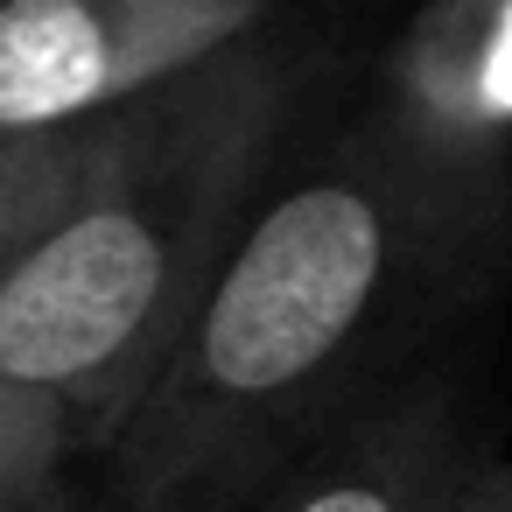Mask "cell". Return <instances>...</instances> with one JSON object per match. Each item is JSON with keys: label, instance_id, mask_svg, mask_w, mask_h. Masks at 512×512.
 <instances>
[{"label": "cell", "instance_id": "cell-1", "mask_svg": "<svg viewBox=\"0 0 512 512\" xmlns=\"http://www.w3.org/2000/svg\"><path fill=\"white\" fill-rule=\"evenodd\" d=\"M512 274V148L449 141L386 92L274 169L183 344L113 435L120 512H239L316 435L414 365Z\"/></svg>", "mask_w": 512, "mask_h": 512}, {"label": "cell", "instance_id": "cell-2", "mask_svg": "<svg viewBox=\"0 0 512 512\" xmlns=\"http://www.w3.org/2000/svg\"><path fill=\"white\" fill-rule=\"evenodd\" d=\"M302 57L267 29L106 113L78 197L0 281V379L106 456L281 169Z\"/></svg>", "mask_w": 512, "mask_h": 512}, {"label": "cell", "instance_id": "cell-3", "mask_svg": "<svg viewBox=\"0 0 512 512\" xmlns=\"http://www.w3.org/2000/svg\"><path fill=\"white\" fill-rule=\"evenodd\" d=\"M281 0H0V127L106 120L267 29Z\"/></svg>", "mask_w": 512, "mask_h": 512}, {"label": "cell", "instance_id": "cell-4", "mask_svg": "<svg viewBox=\"0 0 512 512\" xmlns=\"http://www.w3.org/2000/svg\"><path fill=\"white\" fill-rule=\"evenodd\" d=\"M477 449L470 372L442 351L316 435L239 512H435Z\"/></svg>", "mask_w": 512, "mask_h": 512}, {"label": "cell", "instance_id": "cell-5", "mask_svg": "<svg viewBox=\"0 0 512 512\" xmlns=\"http://www.w3.org/2000/svg\"><path fill=\"white\" fill-rule=\"evenodd\" d=\"M379 92L477 148H512V0H421L379 64Z\"/></svg>", "mask_w": 512, "mask_h": 512}, {"label": "cell", "instance_id": "cell-6", "mask_svg": "<svg viewBox=\"0 0 512 512\" xmlns=\"http://www.w3.org/2000/svg\"><path fill=\"white\" fill-rule=\"evenodd\" d=\"M106 120L78 127H0V281L50 232V218L78 197Z\"/></svg>", "mask_w": 512, "mask_h": 512}, {"label": "cell", "instance_id": "cell-7", "mask_svg": "<svg viewBox=\"0 0 512 512\" xmlns=\"http://www.w3.org/2000/svg\"><path fill=\"white\" fill-rule=\"evenodd\" d=\"M78 456L85 449L71 421L43 393L0 379V512H78V491H71Z\"/></svg>", "mask_w": 512, "mask_h": 512}, {"label": "cell", "instance_id": "cell-8", "mask_svg": "<svg viewBox=\"0 0 512 512\" xmlns=\"http://www.w3.org/2000/svg\"><path fill=\"white\" fill-rule=\"evenodd\" d=\"M435 512H512V456L477 449V456L456 470V484L442 491Z\"/></svg>", "mask_w": 512, "mask_h": 512}, {"label": "cell", "instance_id": "cell-9", "mask_svg": "<svg viewBox=\"0 0 512 512\" xmlns=\"http://www.w3.org/2000/svg\"><path fill=\"white\" fill-rule=\"evenodd\" d=\"M78 512H120V505H113V498H92V505H78Z\"/></svg>", "mask_w": 512, "mask_h": 512}]
</instances>
